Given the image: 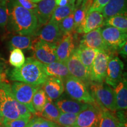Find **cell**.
<instances>
[{
    "label": "cell",
    "instance_id": "1",
    "mask_svg": "<svg viewBox=\"0 0 127 127\" xmlns=\"http://www.w3.org/2000/svg\"><path fill=\"white\" fill-rule=\"evenodd\" d=\"M7 6L8 30L18 35H35L39 29L35 14L21 5L17 0H8Z\"/></svg>",
    "mask_w": 127,
    "mask_h": 127
},
{
    "label": "cell",
    "instance_id": "2",
    "mask_svg": "<svg viewBox=\"0 0 127 127\" xmlns=\"http://www.w3.org/2000/svg\"><path fill=\"white\" fill-rule=\"evenodd\" d=\"M7 76L12 81H18L31 85L41 86L48 78L44 69V64L35 59L28 57L24 64L7 72Z\"/></svg>",
    "mask_w": 127,
    "mask_h": 127
},
{
    "label": "cell",
    "instance_id": "3",
    "mask_svg": "<svg viewBox=\"0 0 127 127\" xmlns=\"http://www.w3.org/2000/svg\"><path fill=\"white\" fill-rule=\"evenodd\" d=\"M91 94L98 105L102 110H108L112 112L117 111L114 90L104 82H91Z\"/></svg>",
    "mask_w": 127,
    "mask_h": 127
},
{
    "label": "cell",
    "instance_id": "4",
    "mask_svg": "<svg viewBox=\"0 0 127 127\" xmlns=\"http://www.w3.org/2000/svg\"><path fill=\"white\" fill-rule=\"evenodd\" d=\"M16 101L10 84L5 82L0 84V110L3 119L14 120L21 118Z\"/></svg>",
    "mask_w": 127,
    "mask_h": 127
},
{
    "label": "cell",
    "instance_id": "5",
    "mask_svg": "<svg viewBox=\"0 0 127 127\" xmlns=\"http://www.w3.org/2000/svg\"><path fill=\"white\" fill-rule=\"evenodd\" d=\"M64 87L66 93L72 99L88 104H95V101L87 85L80 79L69 75L65 79Z\"/></svg>",
    "mask_w": 127,
    "mask_h": 127
},
{
    "label": "cell",
    "instance_id": "6",
    "mask_svg": "<svg viewBox=\"0 0 127 127\" xmlns=\"http://www.w3.org/2000/svg\"><path fill=\"white\" fill-rule=\"evenodd\" d=\"M39 87V86L18 81H15L11 85L12 95L15 99L18 102L25 105L32 114H36L32 100L33 95Z\"/></svg>",
    "mask_w": 127,
    "mask_h": 127
},
{
    "label": "cell",
    "instance_id": "7",
    "mask_svg": "<svg viewBox=\"0 0 127 127\" xmlns=\"http://www.w3.org/2000/svg\"><path fill=\"white\" fill-rule=\"evenodd\" d=\"M101 32L109 52L119 51L127 42V32L111 26L101 27Z\"/></svg>",
    "mask_w": 127,
    "mask_h": 127
},
{
    "label": "cell",
    "instance_id": "8",
    "mask_svg": "<svg viewBox=\"0 0 127 127\" xmlns=\"http://www.w3.org/2000/svg\"><path fill=\"white\" fill-rule=\"evenodd\" d=\"M111 58V53L98 50L92 65L90 72L91 82L101 83L105 77L108 64Z\"/></svg>",
    "mask_w": 127,
    "mask_h": 127
},
{
    "label": "cell",
    "instance_id": "9",
    "mask_svg": "<svg viewBox=\"0 0 127 127\" xmlns=\"http://www.w3.org/2000/svg\"><path fill=\"white\" fill-rule=\"evenodd\" d=\"M102 111L98 105H96V102L90 104L86 109L78 114L73 127H98Z\"/></svg>",
    "mask_w": 127,
    "mask_h": 127
},
{
    "label": "cell",
    "instance_id": "10",
    "mask_svg": "<svg viewBox=\"0 0 127 127\" xmlns=\"http://www.w3.org/2000/svg\"><path fill=\"white\" fill-rule=\"evenodd\" d=\"M57 44H51L38 39L33 44L34 58L43 64H48L52 62L57 61L56 55Z\"/></svg>",
    "mask_w": 127,
    "mask_h": 127
},
{
    "label": "cell",
    "instance_id": "11",
    "mask_svg": "<svg viewBox=\"0 0 127 127\" xmlns=\"http://www.w3.org/2000/svg\"><path fill=\"white\" fill-rule=\"evenodd\" d=\"M65 63L69 75L80 79L86 85L91 82L90 73L79 60L75 49Z\"/></svg>",
    "mask_w": 127,
    "mask_h": 127
},
{
    "label": "cell",
    "instance_id": "12",
    "mask_svg": "<svg viewBox=\"0 0 127 127\" xmlns=\"http://www.w3.org/2000/svg\"><path fill=\"white\" fill-rule=\"evenodd\" d=\"M124 64L118 57L111 58L108 64L105 81L112 88H115L123 76Z\"/></svg>",
    "mask_w": 127,
    "mask_h": 127
},
{
    "label": "cell",
    "instance_id": "13",
    "mask_svg": "<svg viewBox=\"0 0 127 127\" xmlns=\"http://www.w3.org/2000/svg\"><path fill=\"white\" fill-rule=\"evenodd\" d=\"M35 35L39 39L55 44H57L63 36L60 30L58 23L51 21L43 25L41 30H38Z\"/></svg>",
    "mask_w": 127,
    "mask_h": 127
},
{
    "label": "cell",
    "instance_id": "14",
    "mask_svg": "<svg viewBox=\"0 0 127 127\" xmlns=\"http://www.w3.org/2000/svg\"><path fill=\"white\" fill-rule=\"evenodd\" d=\"M79 45L111 53L103 39L101 32V27L96 28L84 34Z\"/></svg>",
    "mask_w": 127,
    "mask_h": 127
},
{
    "label": "cell",
    "instance_id": "15",
    "mask_svg": "<svg viewBox=\"0 0 127 127\" xmlns=\"http://www.w3.org/2000/svg\"><path fill=\"white\" fill-rule=\"evenodd\" d=\"M75 50V37L72 32L64 35L57 44L56 55L58 61L65 63Z\"/></svg>",
    "mask_w": 127,
    "mask_h": 127
},
{
    "label": "cell",
    "instance_id": "16",
    "mask_svg": "<svg viewBox=\"0 0 127 127\" xmlns=\"http://www.w3.org/2000/svg\"><path fill=\"white\" fill-rule=\"evenodd\" d=\"M56 7L55 0H41L36 2L35 14L37 18L39 28L50 21Z\"/></svg>",
    "mask_w": 127,
    "mask_h": 127
},
{
    "label": "cell",
    "instance_id": "17",
    "mask_svg": "<svg viewBox=\"0 0 127 127\" xmlns=\"http://www.w3.org/2000/svg\"><path fill=\"white\" fill-rule=\"evenodd\" d=\"M42 88L47 97L52 101L60 98L65 90L63 79L55 77H48L45 83L43 84Z\"/></svg>",
    "mask_w": 127,
    "mask_h": 127
},
{
    "label": "cell",
    "instance_id": "18",
    "mask_svg": "<svg viewBox=\"0 0 127 127\" xmlns=\"http://www.w3.org/2000/svg\"><path fill=\"white\" fill-rule=\"evenodd\" d=\"M55 105L61 112L78 114L86 109L90 104L81 102L75 99L60 98L55 102Z\"/></svg>",
    "mask_w": 127,
    "mask_h": 127
},
{
    "label": "cell",
    "instance_id": "19",
    "mask_svg": "<svg viewBox=\"0 0 127 127\" xmlns=\"http://www.w3.org/2000/svg\"><path fill=\"white\" fill-rule=\"evenodd\" d=\"M114 92L117 111L126 110L127 108V82L126 76H123L121 80L114 88Z\"/></svg>",
    "mask_w": 127,
    "mask_h": 127
},
{
    "label": "cell",
    "instance_id": "20",
    "mask_svg": "<svg viewBox=\"0 0 127 127\" xmlns=\"http://www.w3.org/2000/svg\"><path fill=\"white\" fill-rule=\"evenodd\" d=\"M127 0H109L101 11L104 19L114 15L127 14Z\"/></svg>",
    "mask_w": 127,
    "mask_h": 127
},
{
    "label": "cell",
    "instance_id": "21",
    "mask_svg": "<svg viewBox=\"0 0 127 127\" xmlns=\"http://www.w3.org/2000/svg\"><path fill=\"white\" fill-rule=\"evenodd\" d=\"M44 69L48 77L60 78L63 81L70 75L65 63L61 61H57L48 64H44Z\"/></svg>",
    "mask_w": 127,
    "mask_h": 127
},
{
    "label": "cell",
    "instance_id": "22",
    "mask_svg": "<svg viewBox=\"0 0 127 127\" xmlns=\"http://www.w3.org/2000/svg\"><path fill=\"white\" fill-rule=\"evenodd\" d=\"M104 18L101 12L93 11L87 13L82 28V33L86 34L102 25Z\"/></svg>",
    "mask_w": 127,
    "mask_h": 127
},
{
    "label": "cell",
    "instance_id": "23",
    "mask_svg": "<svg viewBox=\"0 0 127 127\" xmlns=\"http://www.w3.org/2000/svg\"><path fill=\"white\" fill-rule=\"evenodd\" d=\"M75 51L79 60L86 67L90 74L92 65L98 50L79 45V47L75 49Z\"/></svg>",
    "mask_w": 127,
    "mask_h": 127
},
{
    "label": "cell",
    "instance_id": "24",
    "mask_svg": "<svg viewBox=\"0 0 127 127\" xmlns=\"http://www.w3.org/2000/svg\"><path fill=\"white\" fill-rule=\"evenodd\" d=\"M31 35H16L11 37L8 42L9 48L11 50L19 48L20 50H30L32 49L33 42Z\"/></svg>",
    "mask_w": 127,
    "mask_h": 127
},
{
    "label": "cell",
    "instance_id": "25",
    "mask_svg": "<svg viewBox=\"0 0 127 127\" xmlns=\"http://www.w3.org/2000/svg\"><path fill=\"white\" fill-rule=\"evenodd\" d=\"M88 8L83 1L81 5L75 9L74 12V31L78 34H82L83 28L85 18L88 13Z\"/></svg>",
    "mask_w": 127,
    "mask_h": 127
},
{
    "label": "cell",
    "instance_id": "26",
    "mask_svg": "<svg viewBox=\"0 0 127 127\" xmlns=\"http://www.w3.org/2000/svg\"><path fill=\"white\" fill-rule=\"evenodd\" d=\"M60 112L61 111L55 105L54 103L52 102V100L47 97V102L39 114L42 118L55 123L57 118L59 117Z\"/></svg>",
    "mask_w": 127,
    "mask_h": 127
},
{
    "label": "cell",
    "instance_id": "27",
    "mask_svg": "<svg viewBox=\"0 0 127 127\" xmlns=\"http://www.w3.org/2000/svg\"><path fill=\"white\" fill-rule=\"evenodd\" d=\"M75 10V5L68 3L65 6H57L54 11L50 21L59 23L64 18L73 13Z\"/></svg>",
    "mask_w": 127,
    "mask_h": 127
},
{
    "label": "cell",
    "instance_id": "28",
    "mask_svg": "<svg viewBox=\"0 0 127 127\" xmlns=\"http://www.w3.org/2000/svg\"><path fill=\"white\" fill-rule=\"evenodd\" d=\"M103 26H111L122 31H127V14H120L104 19Z\"/></svg>",
    "mask_w": 127,
    "mask_h": 127
},
{
    "label": "cell",
    "instance_id": "29",
    "mask_svg": "<svg viewBox=\"0 0 127 127\" xmlns=\"http://www.w3.org/2000/svg\"><path fill=\"white\" fill-rule=\"evenodd\" d=\"M47 101V96L43 88L39 87L33 95L32 103L36 114H39L42 111Z\"/></svg>",
    "mask_w": 127,
    "mask_h": 127
},
{
    "label": "cell",
    "instance_id": "30",
    "mask_svg": "<svg viewBox=\"0 0 127 127\" xmlns=\"http://www.w3.org/2000/svg\"><path fill=\"white\" fill-rule=\"evenodd\" d=\"M98 127H117V120L113 112L108 110H102Z\"/></svg>",
    "mask_w": 127,
    "mask_h": 127
},
{
    "label": "cell",
    "instance_id": "31",
    "mask_svg": "<svg viewBox=\"0 0 127 127\" xmlns=\"http://www.w3.org/2000/svg\"><path fill=\"white\" fill-rule=\"evenodd\" d=\"M78 114L61 112L55 123L61 127H73Z\"/></svg>",
    "mask_w": 127,
    "mask_h": 127
},
{
    "label": "cell",
    "instance_id": "32",
    "mask_svg": "<svg viewBox=\"0 0 127 127\" xmlns=\"http://www.w3.org/2000/svg\"><path fill=\"white\" fill-rule=\"evenodd\" d=\"M25 58L23 51L19 48L12 49L10 52L9 63L14 68H18L24 64Z\"/></svg>",
    "mask_w": 127,
    "mask_h": 127
},
{
    "label": "cell",
    "instance_id": "33",
    "mask_svg": "<svg viewBox=\"0 0 127 127\" xmlns=\"http://www.w3.org/2000/svg\"><path fill=\"white\" fill-rule=\"evenodd\" d=\"M58 25L63 35L74 31V12L61 20L58 23Z\"/></svg>",
    "mask_w": 127,
    "mask_h": 127
},
{
    "label": "cell",
    "instance_id": "34",
    "mask_svg": "<svg viewBox=\"0 0 127 127\" xmlns=\"http://www.w3.org/2000/svg\"><path fill=\"white\" fill-rule=\"evenodd\" d=\"M27 127H61L58 124L42 117H35L30 120Z\"/></svg>",
    "mask_w": 127,
    "mask_h": 127
},
{
    "label": "cell",
    "instance_id": "35",
    "mask_svg": "<svg viewBox=\"0 0 127 127\" xmlns=\"http://www.w3.org/2000/svg\"><path fill=\"white\" fill-rule=\"evenodd\" d=\"M31 118H19L14 120L3 119L2 124L5 127H27Z\"/></svg>",
    "mask_w": 127,
    "mask_h": 127
},
{
    "label": "cell",
    "instance_id": "36",
    "mask_svg": "<svg viewBox=\"0 0 127 127\" xmlns=\"http://www.w3.org/2000/svg\"><path fill=\"white\" fill-rule=\"evenodd\" d=\"M109 0H93L92 4L88 11V13L93 11L101 12Z\"/></svg>",
    "mask_w": 127,
    "mask_h": 127
},
{
    "label": "cell",
    "instance_id": "37",
    "mask_svg": "<svg viewBox=\"0 0 127 127\" xmlns=\"http://www.w3.org/2000/svg\"><path fill=\"white\" fill-rule=\"evenodd\" d=\"M16 105H17V109H18L19 115L21 118H31L32 113L26 105L16 101Z\"/></svg>",
    "mask_w": 127,
    "mask_h": 127
},
{
    "label": "cell",
    "instance_id": "38",
    "mask_svg": "<svg viewBox=\"0 0 127 127\" xmlns=\"http://www.w3.org/2000/svg\"><path fill=\"white\" fill-rule=\"evenodd\" d=\"M8 17L7 6L0 4V27L5 28L7 26Z\"/></svg>",
    "mask_w": 127,
    "mask_h": 127
},
{
    "label": "cell",
    "instance_id": "39",
    "mask_svg": "<svg viewBox=\"0 0 127 127\" xmlns=\"http://www.w3.org/2000/svg\"><path fill=\"white\" fill-rule=\"evenodd\" d=\"M117 127H127L126 114L124 110H120L117 112Z\"/></svg>",
    "mask_w": 127,
    "mask_h": 127
},
{
    "label": "cell",
    "instance_id": "40",
    "mask_svg": "<svg viewBox=\"0 0 127 127\" xmlns=\"http://www.w3.org/2000/svg\"><path fill=\"white\" fill-rule=\"evenodd\" d=\"M19 4L25 8L31 11L35 14L36 8V3H34L32 0H17Z\"/></svg>",
    "mask_w": 127,
    "mask_h": 127
},
{
    "label": "cell",
    "instance_id": "41",
    "mask_svg": "<svg viewBox=\"0 0 127 127\" xmlns=\"http://www.w3.org/2000/svg\"><path fill=\"white\" fill-rule=\"evenodd\" d=\"M7 77V73L4 72V66L2 64L0 63V84L5 81Z\"/></svg>",
    "mask_w": 127,
    "mask_h": 127
},
{
    "label": "cell",
    "instance_id": "42",
    "mask_svg": "<svg viewBox=\"0 0 127 127\" xmlns=\"http://www.w3.org/2000/svg\"><path fill=\"white\" fill-rule=\"evenodd\" d=\"M119 54L123 57L124 58H127V43L126 42L123 47L119 50Z\"/></svg>",
    "mask_w": 127,
    "mask_h": 127
},
{
    "label": "cell",
    "instance_id": "43",
    "mask_svg": "<svg viewBox=\"0 0 127 127\" xmlns=\"http://www.w3.org/2000/svg\"><path fill=\"white\" fill-rule=\"evenodd\" d=\"M57 6H65L69 3V0H55Z\"/></svg>",
    "mask_w": 127,
    "mask_h": 127
},
{
    "label": "cell",
    "instance_id": "44",
    "mask_svg": "<svg viewBox=\"0 0 127 127\" xmlns=\"http://www.w3.org/2000/svg\"><path fill=\"white\" fill-rule=\"evenodd\" d=\"M84 0H75V9L78 8L79 6L81 5V4H82V2H83Z\"/></svg>",
    "mask_w": 127,
    "mask_h": 127
},
{
    "label": "cell",
    "instance_id": "45",
    "mask_svg": "<svg viewBox=\"0 0 127 127\" xmlns=\"http://www.w3.org/2000/svg\"><path fill=\"white\" fill-rule=\"evenodd\" d=\"M8 0H0V4L4 5H7Z\"/></svg>",
    "mask_w": 127,
    "mask_h": 127
},
{
    "label": "cell",
    "instance_id": "46",
    "mask_svg": "<svg viewBox=\"0 0 127 127\" xmlns=\"http://www.w3.org/2000/svg\"><path fill=\"white\" fill-rule=\"evenodd\" d=\"M2 120H3V118H2V115H1V110H0V124H1V123H2Z\"/></svg>",
    "mask_w": 127,
    "mask_h": 127
},
{
    "label": "cell",
    "instance_id": "47",
    "mask_svg": "<svg viewBox=\"0 0 127 127\" xmlns=\"http://www.w3.org/2000/svg\"><path fill=\"white\" fill-rule=\"evenodd\" d=\"M69 2L71 3V4H72L75 5V0H69Z\"/></svg>",
    "mask_w": 127,
    "mask_h": 127
},
{
    "label": "cell",
    "instance_id": "48",
    "mask_svg": "<svg viewBox=\"0 0 127 127\" xmlns=\"http://www.w3.org/2000/svg\"><path fill=\"white\" fill-rule=\"evenodd\" d=\"M39 1H41V0H32V2H34V3H36V2H39Z\"/></svg>",
    "mask_w": 127,
    "mask_h": 127
},
{
    "label": "cell",
    "instance_id": "49",
    "mask_svg": "<svg viewBox=\"0 0 127 127\" xmlns=\"http://www.w3.org/2000/svg\"><path fill=\"white\" fill-rule=\"evenodd\" d=\"M1 127H2V126H1Z\"/></svg>",
    "mask_w": 127,
    "mask_h": 127
},
{
    "label": "cell",
    "instance_id": "50",
    "mask_svg": "<svg viewBox=\"0 0 127 127\" xmlns=\"http://www.w3.org/2000/svg\"><path fill=\"white\" fill-rule=\"evenodd\" d=\"M1 127V125H0V127Z\"/></svg>",
    "mask_w": 127,
    "mask_h": 127
}]
</instances>
